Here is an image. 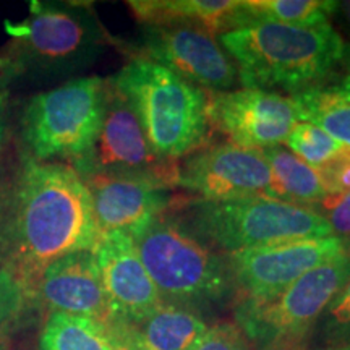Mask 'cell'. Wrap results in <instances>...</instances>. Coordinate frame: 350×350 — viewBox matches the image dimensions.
<instances>
[{"instance_id": "6da1fadb", "label": "cell", "mask_w": 350, "mask_h": 350, "mask_svg": "<svg viewBox=\"0 0 350 350\" xmlns=\"http://www.w3.org/2000/svg\"><path fill=\"white\" fill-rule=\"evenodd\" d=\"M100 235L90 191L70 164L29 163L18 180L16 278L26 292L42 271L75 252H94Z\"/></svg>"}, {"instance_id": "7a4b0ae2", "label": "cell", "mask_w": 350, "mask_h": 350, "mask_svg": "<svg viewBox=\"0 0 350 350\" xmlns=\"http://www.w3.org/2000/svg\"><path fill=\"white\" fill-rule=\"evenodd\" d=\"M243 88L297 94L323 81L340 64L344 41L329 21L294 26L260 21L219 36Z\"/></svg>"}, {"instance_id": "3957f363", "label": "cell", "mask_w": 350, "mask_h": 350, "mask_svg": "<svg viewBox=\"0 0 350 350\" xmlns=\"http://www.w3.org/2000/svg\"><path fill=\"white\" fill-rule=\"evenodd\" d=\"M137 113L152 151L175 163L206 146L208 94L152 60L138 57L109 78Z\"/></svg>"}, {"instance_id": "277c9868", "label": "cell", "mask_w": 350, "mask_h": 350, "mask_svg": "<svg viewBox=\"0 0 350 350\" xmlns=\"http://www.w3.org/2000/svg\"><path fill=\"white\" fill-rule=\"evenodd\" d=\"M7 28L12 41L0 54V78L72 73L93 64L107 44L93 10L78 3L33 2L28 18Z\"/></svg>"}, {"instance_id": "5b68a950", "label": "cell", "mask_w": 350, "mask_h": 350, "mask_svg": "<svg viewBox=\"0 0 350 350\" xmlns=\"http://www.w3.org/2000/svg\"><path fill=\"white\" fill-rule=\"evenodd\" d=\"M133 242L164 301L195 308L226 300L235 291L227 255L177 219L161 214Z\"/></svg>"}, {"instance_id": "8992f818", "label": "cell", "mask_w": 350, "mask_h": 350, "mask_svg": "<svg viewBox=\"0 0 350 350\" xmlns=\"http://www.w3.org/2000/svg\"><path fill=\"white\" fill-rule=\"evenodd\" d=\"M190 229L227 255L284 242L331 237L321 213L269 196L232 201H195Z\"/></svg>"}, {"instance_id": "52a82bcc", "label": "cell", "mask_w": 350, "mask_h": 350, "mask_svg": "<svg viewBox=\"0 0 350 350\" xmlns=\"http://www.w3.org/2000/svg\"><path fill=\"white\" fill-rule=\"evenodd\" d=\"M107 81L75 78L29 100L21 119V137L34 161L68 159L72 164L93 148L103 126Z\"/></svg>"}, {"instance_id": "ba28073f", "label": "cell", "mask_w": 350, "mask_h": 350, "mask_svg": "<svg viewBox=\"0 0 350 350\" xmlns=\"http://www.w3.org/2000/svg\"><path fill=\"white\" fill-rule=\"evenodd\" d=\"M350 279V250L297 279L265 304L240 301L237 325L256 350H304L314 323Z\"/></svg>"}, {"instance_id": "9c48e42d", "label": "cell", "mask_w": 350, "mask_h": 350, "mask_svg": "<svg viewBox=\"0 0 350 350\" xmlns=\"http://www.w3.org/2000/svg\"><path fill=\"white\" fill-rule=\"evenodd\" d=\"M72 165L80 175L124 174L177 187L178 164L152 151L137 113L107 80V104L103 126L90 151Z\"/></svg>"}, {"instance_id": "30bf717a", "label": "cell", "mask_w": 350, "mask_h": 350, "mask_svg": "<svg viewBox=\"0 0 350 350\" xmlns=\"http://www.w3.org/2000/svg\"><path fill=\"white\" fill-rule=\"evenodd\" d=\"M350 247L336 235L284 242L227 255L235 291L242 300L265 304L323 262L344 255Z\"/></svg>"}, {"instance_id": "8fae6325", "label": "cell", "mask_w": 350, "mask_h": 350, "mask_svg": "<svg viewBox=\"0 0 350 350\" xmlns=\"http://www.w3.org/2000/svg\"><path fill=\"white\" fill-rule=\"evenodd\" d=\"M142 49L144 59L214 93L229 91L239 81V70L216 34L200 26H144Z\"/></svg>"}, {"instance_id": "7c38bea8", "label": "cell", "mask_w": 350, "mask_h": 350, "mask_svg": "<svg viewBox=\"0 0 350 350\" xmlns=\"http://www.w3.org/2000/svg\"><path fill=\"white\" fill-rule=\"evenodd\" d=\"M177 187L214 203L268 196L271 170L261 151L226 142L187 156L178 164Z\"/></svg>"}, {"instance_id": "4fadbf2b", "label": "cell", "mask_w": 350, "mask_h": 350, "mask_svg": "<svg viewBox=\"0 0 350 350\" xmlns=\"http://www.w3.org/2000/svg\"><path fill=\"white\" fill-rule=\"evenodd\" d=\"M208 122L230 143L261 151L284 144L299 119L291 98L242 88L208 96Z\"/></svg>"}, {"instance_id": "5bb4252c", "label": "cell", "mask_w": 350, "mask_h": 350, "mask_svg": "<svg viewBox=\"0 0 350 350\" xmlns=\"http://www.w3.org/2000/svg\"><path fill=\"white\" fill-rule=\"evenodd\" d=\"M80 177L90 191L100 235L124 232L135 239L169 206L170 188L151 178L104 172Z\"/></svg>"}, {"instance_id": "9a60e30c", "label": "cell", "mask_w": 350, "mask_h": 350, "mask_svg": "<svg viewBox=\"0 0 350 350\" xmlns=\"http://www.w3.org/2000/svg\"><path fill=\"white\" fill-rule=\"evenodd\" d=\"M94 255L117 321L137 325L163 305V297L144 268L130 235L124 232L103 235Z\"/></svg>"}, {"instance_id": "2e32d148", "label": "cell", "mask_w": 350, "mask_h": 350, "mask_svg": "<svg viewBox=\"0 0 350 350\" xmlns=\"http://www.w3.org/2000/svg\"><path fill=\"white\" fill-rule=\"evenodd\" d=\"M52 312L91 318L106 327L117 321L109 305L94 252H75L51 262L36 284Z\"/></svg>"}, {"instance_id": "e0dca14e", "label": "cell", "mask_w": 350, "mask_h": 350, "mask_svg": "<svg viewBox=\"0 0 350 350\" xmlns=\"http://www.w3.org/2000/svg\"><path fill=\"white\" fill-rule=\"evenodd\" d=\"M146 26L191 25L213 34L242 28V2L235 0H135L129 3Z\"/></svg>"}, {"instance_id": "ac0fdd59", "label": "cell", "mask_w": 350, "mask_h": 350, "mask_svg": "<svg viewBox=\"0 0 350 350\" xmlns=\"http://www.w3.org/2000/svg\"><path fill=\"white\" fill-rule=\"evenodd\" d=\"M297 119L326 131L350 152V75H331L308 90L292 94Z\"/></svg>"}, {"instance_id": "d6986e66", "label": "cell", "mask_w": 350, "mask_h": 350, "mask_svg": "<svg viewBox=\"0 0 350 350\" xmlns=\"http://www.w3.org/2000/svg\"><path fill=\"white\" fill-rule=\"evenodd\" d=\"M130 326L150 350H193L208 331L195 308L172 301H163L150 317Z\"/></svg>"}, {"instance_id": "ffe728a7", "label": "cell", "mask_w": 350, "mask_h": 350, "mask_svg": "<svg viewBox=\"0 0 350 350\" xmlns=\"http://www.w3.org/2000/svg\"><path fill=\"white\" fill-rule=\"evenodd\" d=\"M271 170L269 198L300 206L321 204L327 193L317 170L299 159L284 144L261 150Z\"/></svg>"}, {"instance_id": "44dd1931", "label": "cell", "mask_w": 350, "mask_h": 350, "mask_svg": "<svg viewBox=\"0 0 350 350\" xmlns=\"http://www.w3.org/2000/svg\"><path fill=\"white\" fill-rule=\"evenodd\" d=\"M39 350H117L111 332L91 318L52 312L39 338Z\"/></svg>"}, {"instance_id": "7402d4cb", "label": "cell", "mask_w": 350, "mask_h": 350, "mask_svg": "<svg viewBox=\"0 0 350 350\" xmlns=\"http://www.w3.org/2000/svg\"><path fill=\"white\" fill-rule=\"evenodd\" d=\"M336 2L326 0H245L242 2L243 26L274 21L294 26H317L327 23Z\"/></svg>"}, {"instance_id": "603a6c76", "label": "cell", "mask_w": 350, "mask_h": 350, "mask_svg": "<svg viewBox=\"0 0 350 350\" xmlns=\"http://www.w3.org/2000/svg\"><path fill=\"white\" fill-rule=\"evenodd\" d=\"M284 144L288 151L294 152L299 159L314 170L325 167L344 151V148L326 131L304 122H299L292 129Z\"/></svg>"}, {"instance_id": "cb8c5ba5", "label": "cell", "mask_w": 350, "mask_h": 350, "mask_svg": "<svg viewBox=\"0 0 350 350\" xmlns=\"http://www.w3.org/2000/svg\"><path fill=\"white\" fill-rule=\"evenodd\" d=\"M26 292L10 271L0 269V347L21 317Z\"/></svg>"}, {"instance_id": "d4e9b609", "label": "cell", "mask_w": 350, "mask_h": 350, "mask_svg": "<svg viewBox=\"0 0 350 350\" xmlns=\"http://www.w3.org/2000/svg\"><path fill=\"white\" fill-rule=\"evenodd\" d=\"M193 350H253V347L237 323L221 321L208 327Z\"/></svg>"}, {"instance_id": "484cf974", "label": "cell", "mask_w": 350, "mask_h": 350, "mask_svg": "<svg viewBox=\"0 0 350 350\" xmlns=\"http://www.w3.org/2000/svg\"><path fill=\"white\" fill-rule=\"evenodd\" d=\"M323 317H325L326 332H329L331 336L334 338L350 336V279L331 301Z\"/></svg>"}, {"instance_id": "4316f807", "label": "cell", "mask_w": 350, "mask_h": 350, "mask_svg": "<svg viewBox=\"0 0 350 350\" xmlns=\"http://www.w3.org/2000/svg\"><path fill=\"white\" fill-rule=\"evenodd\" d=\"M327 196H338L350 190V152L344 150L340 154L317 170Z\"/></svg>"}, {"instance_id": "83f0119b", "label": "cell", "mask_w": 350, "mask_h": 350, "mask_svg": "<svg viewBox=\"0 0 350 350\" xmlns=\"http://www.w3.org/2000/svg\"><path fill=\"white\" fill-rule=\"evenodd\" d=\"M325 219L329 224L332 235L349 243L350 240V190L338 196H326L323 200Z\"/></svg>"}, {"instance_id": "f1b7e54d", "label": "cell", "mask_w": 350, "mask_h": 350, "mask_svg": "<svg viewBox=\"0 0 350 350\" xmlns=\"http://www.w3.org/2000/svg\"><path fill=\"white\" fill-rule=\"evenodd\" d=\"M107 329L111 332L117 350H150L139 340L138 336L135 334L133 327L129 323L116 321Z\"/></svg>"}, {"instance_id": "f546056e", "label": "cell", "mask_w": 350, "mask_h": 350, "mask_svg": "<svg viewBox=\"0 0 350 350\" xmlns=\"http://www.w3.org/2000/svg\"><path fill=\"white\" fill-rule=\"evenodd\" d=\"M332 15L338 16L339 23L342 25V28L350 34V0H345V2H336Z\"/></svg>"}, {"instance_id": "4dcf8cb0", "label": "cell", "mask_w": 350, "mask_h": 350, "mask_svg": "<svg viewBox=\"0 0 350 350\" xmlns=\"http://www.w3.org/2000/svg\"><path fill=\"white\" fill-rule=\"evenodd\" d=\"M7 91L0 90V150H2V144L5 142V133H7Z\"/></svg>"}, {"instance_id": "1f68e13d", "label": "cell", "mask_w": 350, "mask_h": 350, "mask_svg": "<svg viewBox=\"0 0 350 350\" xmlns=\"http://www.w3.org/2000/svg\"><path fill=\"white\" fill-rule=\"evenodd\" d=\"M340 64H342L344 67L350 72V42H344V49H342V57H340Z\"/></svg>"}, {"instance_id": "d6a6232c", "label": "cell", "mask_w": 350, "mask_h": 350, "mask_svg": "<svg viewBox=\"0 0 350 350\" xmlns=\"http://www.w3.org/2000/svg\"><path fill=\"white\" fill-rule=\"evenodd\" d=\"M327 350H350V345H340V347H334V349H327Z\"/></svg>"}]
</instances>
